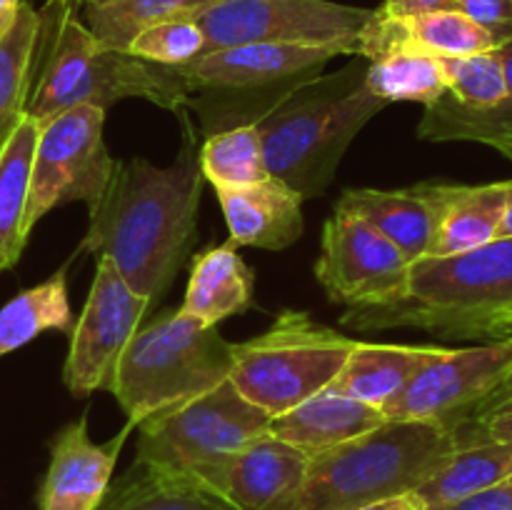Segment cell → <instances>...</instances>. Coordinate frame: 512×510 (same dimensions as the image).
Returning a JSON list of instances; mask_svg holds the SVG:
<instances>
[{"instance_id": "cell-10", "label": "cell", "mask_w": 512, "mask_h": 510, "mask_svg": "<svg viewBox=\"0 0 512 510\" xmlns=\"http://www.w3.org/2000/svg\"><path fill=\"white\" fill-rule=\"evenodd\" d=\"M373 10L330 0H215L195 15L205 53L248 43L338 45L358 55Z\"/></svg>"}, {"instance_id": "cell-4", "label": "cell", "mask_w": 512, "mask_h": 510, "mask_svg": "<svg viewBox=\"0 0 512 510\" xmlns=\"http://www.w3.org/2000/svg\"><path fill=\"white\" fill-rule=\"evenodd\" d=\"M368 60L360 58L333 75H318L258 120L268 173L303 200L330 188L355 135L385 108L365 85Z\"/></svg>"}, {"instance_id": "cell-3", "label": "cell", "mask_w": 512, "mask_h": 510, "mask_svg": "<svg viewBox=\"0 0 512 510\" xmlns=\"http://www.w3.org/2000/svg\"><path fill=\"white\" fill-rule=\"evenodd\" d=\"M340 320L355 330L420 328L440 338H512V238L413 260L400 300L348 308Z\"/></svg>"}, {"instance_id": "cell-5", "label": "cell", "mask_w": 512, "mask_h": 510, "mask_svg": "<svg viewBox=\"0 0 512 510\" xmlns=\"http://www.w3.org/2000/svg\"><path fill=\"white\" fill-rule=\"evenodd\" d=\"M458 450L453 430L423 420L378 428L310 455L308 473L273 510H353L420 488Z\"/></svg>"}, {"instance_id": "cell-32", "label": "cell", "mask_w": 512, "mask_h": 510, "mask_svg": "<svg viewBox=\"0 0 512 510\" xmlns=\"http://www.w3.org/2000/svg\"><path fill=\"white\" fill-rule=\"evenodd\" d=\"M128 53L165 68H183L205 53V33L195 18H173L140 30Z\"/></svg>"}, {"instance_id": "cell-7", "label": "cell", "mask_w": 512, "mask_h": 510, "mask_svg": "<svg viewBox=\"0 0 512 510\" xmlns=\"http://www.w3.org/2000/svg\"><path fill=\"white\" fill-rule=\"evenodd\" d=\"M355 343L305 310H283L265 333L233 343L228 380L248 403L278 418L330 388Z\"/></svg>"}, {"instance_id": "cell-1", "label": "cell", "mask_w": 512, "mask_h": 510, "mask_svg": "<svg viewBox=\"0 0 512 510\" xmlns=\"http://www.w3.org/2000/svg\"><path fill=\"white\" fill-rule=\"evenodd\" d=\"M198 150L185 135L168 168L145 158L115 163L108 188L90 205V223L78 253L108 258L125 283L158 303L193 250L203 190Z\"/></svg>"}, {"instance_id": "cell-19", "label": "cell", "mask_w": 512, "mask_h": 510, "mask_svg": "<svg viewBox=\"0 0 512 510\" xmlns=\"http://www.w3.org/2000/svg\"><path fill=\"white\" fill-rule=\"evenodd\" d=\"M443 348L438 345H388L355 343L330 390L368 403L388 413L390 405L405 393L415 375L428 368Z\"/></svg>"}, {"instance_id": "cell-38", "label": "cell", "mask_w": 512, "mask_h": 510, "mask_svg": "<svg viewBox=\"0 0 512 510\" xmlns=\"http://www.w3.org/2000/svg\"><path fill=\"white\" fill-rule=\"evenodd\" d=\"M505 410H512V378L498 390V393L493 395V398H488L483 405H480V410L468 420V423H473V420L490 418V415H495V413H505Z\"/></svg>"}, {"instance_id": "cell-28", "label": "cell", "mask_w": 512, "mask_h": 510, "mask_svg": "<svg viewBox=\"0 0 512 510\" xmlns=\"http://www.w3.org/2000/svg\"><path fill=\"white\" fill-rule=\"evenodd\" d=\"M215 0H85L83 23L105 48L125 50L140 30L173 18H195Z\"/></svg>"}, {"instance_id": "cell-18", "label": "cell", "mask_w": 512, "mask_h": 510, "mask_svg": "<svg viewBox=\"0 0 512 510\" xmlns=\"http://www.w3.org/2000/svg\"><path fill=\"white\" fill-rule=\"evenodd\" d=\"M230 230V243L283 250L303 235V198L268 175L243 188H215Z\"/></svg>"}, {"instance_id": "cell-25", "label": "cell", "mask_w": 512, "mask_h": 510, "mask_svg": "<svg viewBox=\"0 0 512 510\" xmlns=\"http://www.w3.org/2000/svg\"><path fill=\"white\" fill-rule=\"evenodd\" d=\"M95 510H233L218 495L180 475L133 463V468L110 483Z\"/></svg>"}, {"instance_id": "cell-34", "label": "cell", "mask_w": 512, "mask_h": 510, "mask_svg": "<svg viewBox=\"0 0 512 510\" xmlns=\"http://www.w3.org/2000/svg\"><path fill=\"white\" fill-rule=\"evenodd\" d=\"M455 443L458 448L473 443H483V440H498V443H512V410L505 413H495L490 418L473 420V423H463L453 428Z\"/></svg>"}, {"instance_id": "cell-22", "label": "cell", "mask_w": 512, "mask_h": 510, "mask_svg": "<svg viewBox=\"0 0 512 510\" xmlns=\"http://www.w3.org/2000/svg\"><path fill=\"white\" fill-rule=\"evenodd\" d=\"M340 208L360 215L365 223L398 245L410 260L428 258L435 240V213L418 185L405 190L355 188L345 190Z\"/></svg>"}, {"instance_id": "cell-20", "label": "cell", "mask_w": 512, "mask_h": 510, "mask_svg": "<svg viewBox=\"0 0 512 510\" xmlns=\"http://www.w3.org/2000/svg\"><path fill=\"white\" fill-rule=\"evenodd\" d=\"M383 410L325 388L288 413L270 418L268 430L308 455L348 443L385 423Z\"/></svg>"}, {"instance_id": "cell-11", "label": "cell", "mask_w": 512, "mask_h": 510, "mask_svg": "<svg viewBox=\"0 0 512 510\" xmlns=\"http://www.w3.org/2000/svg\"><path fill=\"white\" fill-rule=\"evenodd\" d=\"M338 55H350L338 45H293V43H248L203 53L193 63L178 68L195 95H228V98H250L253 123L260 120L255 93L275 105L288 98L295 88L318 78L320 70Z\"/></svg>"}, {"instance_id": "cell-40", "label": "cell", "mask_w": 512, "mask_h": 510, "mask_svg": "<svg viewBox=\"0 0 512 510\" xmlns=\"http://www.w3.org/2000/svg\"><path fill=\"white\" fill-rule=\"evenodd\" d=\"M20 5H23V0H0V38L15 23V15H18Z\"/></svg>"}, {"instance_id": "cell-42", "label": "cell", "mask_w": 512, "mask_h": 510, "mask_svg": "<svg viewBox=\"0 0 512 510\" xmlns=\"http://www.w3.org/2000/svg\"><path fill=\"white\" fill-rule=\"evenodd\" d=\"M70 3H75V5H78V8H80V5H83L85 0H70Z\"/></svg>"}, {"instance_id": "cell-9", "label": "cell", "mask_w": 512, "mask_h": 510, "mask_svg": "<svg viewBox=\"0 0 512 510\" xmlns=\"http://www.w3.org/2000/svg\"><path fill=\"white\" fill-rule=\"evenodd\" d=\"M38 123L33 168H30L25 228L60 205L83 200L90 205L108 188L118 160L105 145V110L95 105H75Z\"/></svg>"}, {"instance_id": "cell-15", "label": "cell", "mask_w": 512, "mask_h": 510, "mask_svg": "<svg viewBox=\"0 0 512 510\" xmlns=\"http://www.w3.org/2000/svg\"><path fill=\"white\" fill-rule=\"evenodd\" d=\"M133 425L108 443H93L88 418L60 428L50 440V463L38 493V510H95L113 483L115 460Z\"/></svg>"}, {"instance_id": "cell-31", "label": "cell", "mask_w": 512, "mask_h": 510, "mask_svg": "<svg viewBox=\"0 0 512 510\" xmlns=\"http://www.w3.org/2000/svg\"><path fill=\"white\" fill-rule=\"evenodd\" d=\"M448 95L455 103L473 110H488L508 98L503 63L498 48L488 53L465 55V58H443Z\"/></svg>"}, {"instance_id": "cell-16", "label": "cell", "mask_w": 512, "mask_h": 510, "mask_svg": "<svg viewBox=\"0 0 512 510\" xmlns=\"http://www.w3.org/2000/svg\"><path fill=\"white\" fill-rule=\"evenodd\" d=\"M435 213V240L430 255H455L498 238L505 210L512 203V178L483 185L418 183Z\"/></svg>"}, {"instance_id": "cell-21", "label": "cell", "mask_w": 512, "mask_h": 510, "mask_svg": "<svg viewBox=\"0 0 512 510\" xmlns=\"http://www.w3.org/2000/svg\"><path fill=\"white\" fill-rule=\"evenodd\" d=\"M255 275L235 243L213 245L190 263L180 313L203 325H220L233 315L253 308Z\"/></svg>"}, {"instance_id": "cell-23", "label": "cell", "mask_w": 512, "mask_h": 510, "mask_svg": "<svg viewBox=\"0 0 512 510\" xmlns=\"http://www.w3.org/2000/svg\"><path fill=\"white\" fill-rule=\"evenodd\" d=\"M38 123L25 115L0 148V270L13 268L28 243L30 168H33Z\"/></svg>"}, {"instance_id": "cell-37", "label": "cell", "mask_w": 512, "mask_h": 510, "mask_svg": "<svg viewBox=\"0 0 512 510\" xmlns=\"http://www.w3.org/2000/svg\"><path fill=\"white\" fill-rule=\"evenodd\" d=\"M353 510H428V505L423 503V498H420L415 490H408V493L375 500V503L360 505V508H353Z\"/></svg>"}, {"instance_id": "cell-12", "label": "cell", "mask_w": 512, "mask_h": 510, "mask_svg": "<svg viewBox=\"0 0 512 510\" xmlns=\"http://www.w3.org/2000/svg\"><path fill=\"white\" fill-rule=\"evenodd\" d=\"M413 260L360 215L335 205L323 228L315 278L330 303L375 308L400 300Z\"/></svg>"}, {"instance_id": "cell-33", "label": "cell", "mask_w": 512, "mask_h": 510, "mask_svg": "<svg viewBox=\"0 0 512 510\" xmlns=\"http://www.w3.org/2000/svg\"><path fill=\"white\" fill-rule=\"evenodd\" d=\"M450 8L488 30L498 48L512 40V0H450Z\"/></svg>"}, {"instance_id": "cell-36", "label": "cell", "mask_w": 512, "mask_h": 510, "mask_svg": "<svg viewBox=\"0 0 512 510\" xmlns=\"http://www.w3.org/2000/svg\"><path fill=\"white\" fill-rule=\"evenodd\" d=\"M443 8H450V0H385L378 10L390 15V18H410V15L430 13V10Z\"/></svg>"}, {"instance_id": "cell-27", "label": "cell", "mask_w": 512, "mask_h": 510, "mask_svg": "<svg viewBox=\"0 0 512 510\" xmlns=\"http://www.w3.org/2000/svg\"><path fill=\"white\" fill-rule=\"evenodd\" d=\"M73 310H70L68 280L65 265L55 270L48 280L20 290L10 303L0 308V358L23 348L48 330H70Z\"/></svg>"}, {"instance_id": "cell-2", "label": "cell", "mask_w": 512, "mask_h": 510, "mask_svg": "<svg viewBox=\"0 0 512 510\" xmlns=\"http://www.w3.org/2000/svg\"><path fill=\"white\" fill-rule=\"evenodd\" d=\"M128 98L183 115L190 105V88L178 68L148 63L98 43L80 20L75 3L48 0L38 10L25 115L45 120L75 105L108 110Z\"/></svg>"}, {"instance_id": "cell-41", "label": "cell", "mask_w": 512, "mask_h": 510, "mask_svg": "<svg viewBox=\"0 0 512 510\" xmlns=\"http://www.w3.org/2000/svg\"><path fill=\"white\" fill-rule=\"evenodd\" d=\"M498 238H512V203H510V208L505 210V218H503V223H500Z\"/></svg>"}, {"instance_id": "cell-13", "label": "cell", "mask_w": 512, "mask_h": 510, "mask_svg": "<svg viewBox=\"0 0 512 510\" xmlns=\"http://www.w3.org/2000/svg\"><path fill=\"white\" fill-rule=\"evenodd\" d=\"M150 308V300L135 293L108 258H98L85 308L70 330L63 365V383L75 398H88L95 390L110 393L120 358Z\"/></svg>"}, {"instance_id": "cell-17", "label": "cell", "mask_w": 512, "mask_h": 510, "mask_svg": "<svg viewBox=\"0 0 512 510\" xmlns=\"http://www.w3.org/2000/svg\"><path fill=\"white\" fill-rule=\"evenodd\" d=\"M310 455L265 430L233 455L218 498L233 510H273L300 488Z\"/></svg>"}, {"instance_id": "cell-39", "label": "cell", "mask_w": 512, "mask_h": 510, "mask_svg": "<svg viewBox=\"0 0 512 510\" xmlns=\"http://www.w3.org/2000/svg\"><path fill=\"white\" fill-rule=\"evenodd\" d=\"M485 145H490V148L498 150L500 155L512 160V123L505 125V128L498 130L495 135H490V138L485 140Z\"/></svg>"}, {"instance_id": "cell-14", "label": "cell", "mask_w": 512, "mask_h": 510, "mask_svg": "<svg viewBox=\"0 0 512 510\" xmlns=\"http://www.w3.org/2000/svg\"><path fill=\"white\" fill-rule=\"evenodd\" d=\"M512 378V338L443 353L415 375L388 408V420H423L453 430Z\"/></svg>"}, {"instance_id": "cell-6", "label": "cell", "mask_w": 512, "mask_h": 510, "mask_svg": "<svg viewBox=\"0 0 512 510\" xmlns=\"http://www.w3.org/2000/svg\"><path fill=\"white\" fill-rule=\"evenodd\" d=\"M233 343L218 325H203L180 310H168L138 328L115 370L113 388L128 425L200 398L230 378Z\"/></svg>"}, {"instance_id": "cell-26", "label": "cell", "mask_w": 512, "mask_h": 510, "mask_svg": "<svg viewBox=\"0 0 512 510\" xmlns=\"http://www.w3.org/2000/svg\"><path fill=\"white\" fill-rule=\"evenodd\" d=\"M365 85L375 98L385 103H423L430 105L448 93L443 58L423 50L395 45L368 60Z\"/></svg>"}, {"instance_id": "cell-29", "label": "cell", "mask_w": 512, "mask_h": 510, "mask_svg": "<svg viewBox=\"0 0 512 510\" xmlns=\"http://www.w3.org/2000/svg\"><path fill=\"white\" fill-rule=\"evenodd\" d=\"M35 35H38V10L23 0L15 23L0 38V148L15 125L25 118Z\"/></svg>"}, {"instance_id": "cell-43", "label": "cell", "mask_w": 512, "mask_h": 510, "mask_svg": "<svg viewBox=\"0 0 512 510\" xmlns=\"http://www.w3.org/2000/svg\"><path fill=\"white\" fill-rule=\"evenodd\" d=\"M508 480H510V483H512V475H510V478H508Z\"/></svg>"}, {"instance_id": "cell-35", "label": "cell", "mask_w": 512, "mask_h": 510, "mask_svg": "<svg viewBox=\"0 0 512 510\" xmlns=\"http://www.w3.org/2000/svg\"><path fill=\"white\" fill-rule=\"evenodd\" d=\"M438 510H512V483L493 485V488L483 490V493H475L470 498L460 500V503L445 505Z\"/></svg>"}, {"instance_id": "cell-8", "label": "cell", "mask_w": 512, "mask_h": 510, "mask_svg": "<svg viewBox=\"0 0 512 510\" xmlns=\"http://www.w3.org/2000/svg\"><path fill=\"white\" fill-rule=\"evenodd\" d=\"M270 415L255 408L230 380L138 425L135 463L180 475L218 495L220 478L243 445L263 435Z\"/></svg>"}, {"instance_id": "cell-24", "label": "cell", "mask_w": 512, "mask_h": 510, "mask_svg": "<svg viewBox=\"0 0 512 510\" xmlns=\"http://www.w3.org/2000/svg\"><path fill=\"white\" fill-rule=\"evenodd\" d=\"M512 475V443L483 440V443L463 445L450 455L448 463L425 480L415 493L423 498L428 510L460 503L475 493L505 483Z\"/></svg>"}, {"instance_id": "cell-30", "label": "cell", "mask_w": 512, "mask_h": 510, "mask_svg": "<svg viewBox=\"0 0 512 510\" xmlns=\"http://www.w3.org/2000/svg\"><path fill=\"white\" fill-rule=\"evenodd\" d=\"M203 178L213 188H243L268 178L258 125H233L208 135L198 150Z\"/></svg>"}]
</instances>
